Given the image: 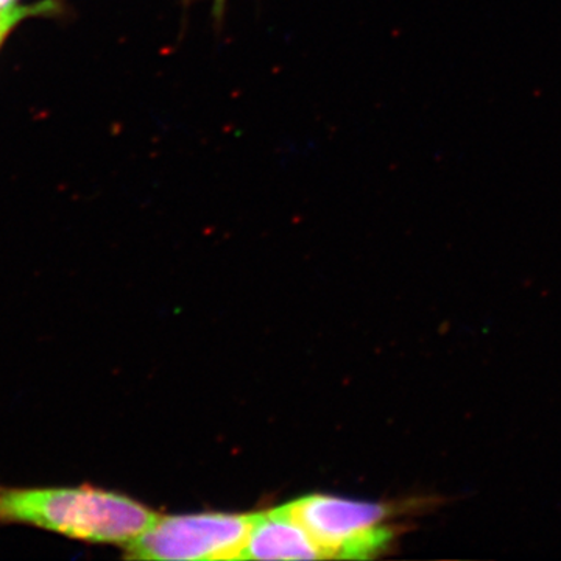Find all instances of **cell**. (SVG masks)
<instances>
[{
  "instance_id": "obj_1",
  "label": "cell",
  "mask_w": 561,
  "mask_h": 561,
  "mask_svg": "<svg viewBox=\"0 0 561 561\" xmlns=\"http://www.w3.org/2000/svg\"><path fill=\"white\" fill-rule=\"evenodd\" d=\"M158 515L124 494L91 485L0 490V522L27 524L70 540L125 545Z\"/></svg>"
},
{
  "instance_id": "obj_2",
  "label": "cell",
  "mask_w": 561,
  "mask_h": 561,
  "mask_svg": "<svg viewBox=\"0 0 561 561\" xmlns=\"http://www.w3.org/2000/svg\"><path fill=\"white\" fill-rule=\"evenodd\" d=\"M251 526L253 515L158 516L125 549L128 559L135 560H242Z\"/></svg>"
},
{
  "instance_id": "obj_3",
  "label": "cell",
  "mask_w": 561,
  "mask_h": 561,
  "mask_svg": "<svg viewBox=\"0 0 561 561\" xmlns=\"http://www.w3.org/2000/svg\"><path fill=\"white\" fill-rule=\"evenodd\" d=\"M286 508L311 535L324 559H371L393 538L382 524L389 516L386 505L312 494Z\"/></svg>"
},
{
  "instance_id": "obj_4",
  "label": "cell",
  "mask_w": 561,
  "mask_h": 561,
  "mask_svg": "<svg viewBox=\"0 0 561 561\" xmlns=\"http://www.w3.org/2000/svg\"><path fill=\"white\" fill-rule=\"evenodd\" d=\"M324 559L317 542L286 505L253 515L242 560H319Z\"/></svg>"
},
{
  "instance_id": "obj_5",
  "label": "cell",
  "mask_w": 561,
  "mask_h": 561,
  "mask_svg": "<svg viewBox=\"0 0 561 561\" xmlns=\"http://www.w3.org/2000/svg\"><path fill=\"white\" fill-rule=\"evenodd\" d=\"M41 10H43V7H32V9H27V7H14L13 3L0 7V41L13 28V25L16 24L18 21L27 16V14L38 13Z\"/></svg>"
},
{
  "instance_id": "obj_6",
  "label": "cell",
  "mask_w": 561,
  "mask_h": 561,
  "mask_svg": "<svg viewBox=\"0 0 561 561\" xmlns=\"http://www.w3.org/2000/svg\"><path fill=\"white\" fill-rule=\"evenodd\" d=\"M225 0H216V13L219 14L221 7H224Z\"/></svg>"
},
{
  "instance_id": "obj_7",
  "label": "cell",
  "mask_w": 561,
  "mask_h": 561,
  "mask_svg": "<svg viewBox=\"0 0 561 561\" xmlns=\"http://www.w3.org/2000/svg\"><path fill=\"white\" fill-rule=\"evenodd\" d=\"M0 490H2V489H0Z\"/></svg>"
}]
</instances>
